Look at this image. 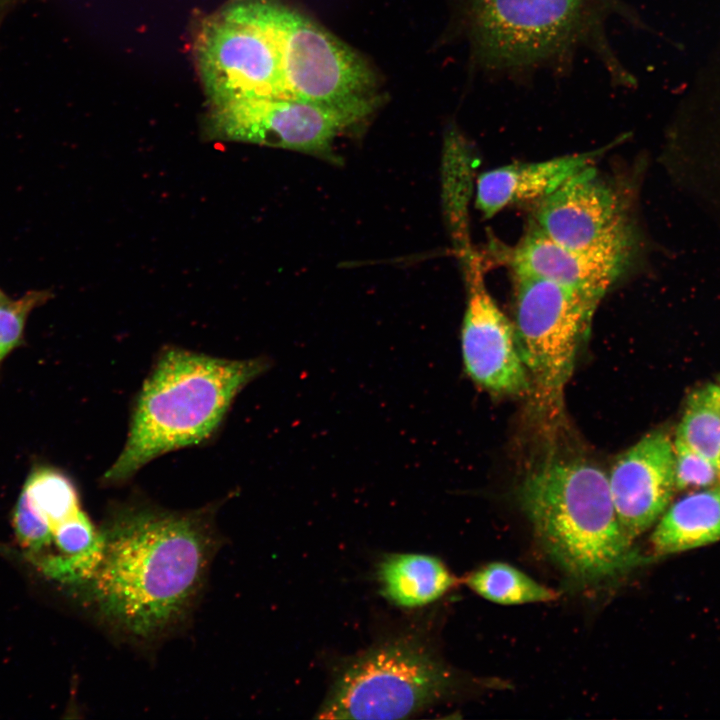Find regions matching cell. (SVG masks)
I'll return each mask as SVG.
<instances>
[{
  "label": "cell",
  "mask_w": 720,
  "mask_h": 720,
  "mask_svg": "<svg viewBox=\"0 0 720 720\" xmlns=\"http://www.w3.org/2000/svg\"><path fill=\"white\" fill-rule=\"evenodd\" d=\"M99 532L101 559L86 581L97 611L134 638L160 635L200 589L216 545L208 511L120 504Z\"/></svg>",
  "instance_id": "obj_1"
},
{
  "label": "cell",
  "mask_w": 720,
  "mask_h": 720,
  "mask_svg": "<svg viewBox=\"0 0 720 720\" xmlns=\"http://www.w3.org/2000/svg\"><path fill=\"white\" fill-rule=\"evenodd\" d=\"M269 366L263 357L164 350L137 396L125 445L103 482L121 483L156 457L209 439L238 393Z\"/></svg>",
  "instance_id": "obj_2"
},
{
  "label": "cell",
  "mask_w": 720,
  "mask_h": 720,
  "mask_svg": "<svg viewBox=\"0 0 720 720\" xmlns=\"http://www.w3.org/2000/svg\"><path fill=\"white\" fill-rule=\"evenodd\" d=\"M518 499L544 552L576 584L615 581L651 558L623 532L608 475L585 460H552L524 478Z\"/></svg>",
  "instance_id": "obj_3"
},
{
  "label": "cell",
  "mask_w": 720,
  "mask_h": 720,
  "mask_svg": "<svg viewBox=\"0 0 720 720\" xmlns=\"http://www.w3.org/2000/svg\"><path fill=\"white\" fill-rule=\"evenodd\" d=\"M463 12L475 63L488 74L561 67L588 48L616 83L631 82L606 36L608 19L626 15L620 0H464Z\"/></svg>",
  "instance_id": "obj_4"
},
{
  "label": "cell",
  "mask_w": 720,
  "mask_h": 720,
  "mask_svg": "<svg viewBox=\"0 0 720 720\" xmlns=\"http://www.w3.org/2000/svg\"><path fill=\"white\" fill-rule=\"evenodd\" d=\"M520 354L538 412L561 416L565 387L599 301L555 282L514 275Z\"/></svg>",
  "instance_id": "obj_5"
},
{
  "label": "cell",
  "mask_w": 720,
  "mask_h": 720,
  "mask_svg": "<svg viewBox=\"0 0 720 720\" xmlns=\"http://www.w3.org/2000/svg\"><path fill=\"white\" fill-rule=\"evenodd\" d=\"M451 684L449 671L424 646L408 639L388 641L343 668L318 717L406 718L438 701Z\"/></svg>",
  "instance_id": "obj_6"
},
{
  "label": "cell",
  "mask_w": 720,
  "mask_h": 720,
  "mask_svg": "<svg viewBox=\"0 0 720 720\" xmlns=\"http://www.w3.org/2000/svg\"><path fill=\"white\" fill-rule=\"evenodd\" d=\"M201 82L212 106L286 98L280 52L261 0H242L205 19L195 41Z\"/></svg>",
  "instance_id": "obj_7"
},
{
  "label": "cell",
  "mask_w": 720,
  "mask_h": 720,
  "mask_svg": "<svg viewBox=\"0 0 720 720\" xmlns=\"http://www.w3.org/2000/svg\"><path fill=\"white\" fill-rule=\"evenodd\" d=\"M381 103L377 93L340 103L238 100L212 106L209 128L212 136L225 140L329 156L336 137L365 120Z\"/></svg>",
  "instance_id": "obj_8"
},
{
  "label": "cell",
  "mask_w": 720,
  "mask_h": 720,
  "mask_svg": "<svg viewBox=\"0 0 720 720\" xmlns=\"http://www.w3.org/2000/svg\"><path fill=\"white\" fill-rule=\"evenodd\" d=\"M261 5L277 40L286 98L340 103L376 93V73L355 50L291 8Z\"/></svg>",
  "instance_id": "obj_9"
},
{
  "label": "cell",
  "mask_w": 720,
  "mask_h": 720,
  "mask_svg": "<svg viewBox=\"0 0 720 720\" xmlns=\"http://www.w3.org/2000/svg\"><path fill=\"white\" fill-rule=\"evenodd\" d=\"M533 224L579 252L631 261L634 236L624 200L593 166L537 201Z\"/></svg>",
  "instance_id": "obj_10"
},
{
  "label": "cell",
  "mask_w": 720,
  "mask_h": 720,
  "mask_svg": "<svg viewBox=\"0 0 720 720\" xmlns=\"http://www.w3.org/2000/svg\"><path fill=\"white\" fill-rule=\"evenodd\" d=\"M463 256L467 297L461 353L465 373L476 385L496 395L530 393L514 323L489 293L476 255L467 249Z\"/></svg>",
  "instance_id": "obj_11"
},
{
  "label": "cell",
  "mask_w": 720,
  "mask_h": 720,
  "mask_svg": "<svg viewBox=\"0 0 720 720\" xmlns=\"http://www.w3.org/2000/svg\"><path fill=\"white\" fill-rule=\"evenodd\" d=\"M607 475L618 521L635 541L655 525L677 491L672 438L663 430L646 434L617 457Z\"/></svg>",
  "instance_id": "obj_12"
},
{
  "label": "cell",
  "mask_w": 720,
  "mask_h": 720,
  "mask_svg": "<svg viewBox=\"0 0 720 720\" xmlns=\"http://www.w3.org/2000/svg\"><path fill=\"white\" fill-rule=\"evenodd\" d=\"M509 263L514 275L549 280L599 302L630 264L566 248L534 225L512 249Z\"/></svg>",
  "instance_id": "obj_13"
},
{
  "label": "cell",
  "mask_w": 720,
  "mask_h": 720,
  "mask_svg": "<svg viewBox=\"0 0 720 720\" xmlns=\"http://www.w3.org/2000/svg\"><path fill=\"white\" fill-rule=\"evenodd\" d=\"M602 150L537 162H519L482 173L476 183V206L490 218L510 205L539 201L582 169Z\"/></svg>",
  "instance_id": "obj_14"
},
{
  "label": "cell",
  "mask_w": 720,
  "mask_h": 720,
  "mask_svg": "<svg viewBox=\"0 0 720 720\" xmlns=\"http://www.w3.org/2000/svg\"><path fill=\"white\" fill-rule=\"evenodd\" d=\"M653 528L650 544L655 557L720 541V485L672 501Z\"/></svg>",
  "instance_id": "obj_15"
},
{
  "label": "cell",
  "mask_w": 720,
  "mask_h": 720,
  "mask_svg": "<svg viewBox=\"0 0 720 720\" xmlns=\"http://www.w3.org/2000/svg\"><path fill=\"white\" fill-rule=\"evenodd\" d=\"M384 596L397 606L427 605L455 586L457 579L438 558L423 554H391L378 568Z\"/></svg>",
  "instance_id": "obj_16"
},
{
  "label": "cell",
  "mask_w": 720,
  "mask_h": 720,
  "mask_svg": "<svg viewBox=\"0 0 720 720\" xmlns=\"http://www.w3.org/2000/svg\"><path fill=\"white\" fill-rule=\"evenodd\" d=\"M464 581L479 596L502 605L549 602L558 598L555 590L503 562L487 563L471 572Z\"/></svg>",
  "instance_id": "obj_17"
},
{
  "label": "cell",
  "mask_w": 720,
  "mask_h": 720,
  "mask_svg": "<svg viewBox=\"0 0 720 720\" xmlns=\"http://www.w3.org/2000/svg\"><path fill=\"white\" fill-rule=\"evenodd\" d=\"M675 438L711 461L720 471V384H706L687 398Z\"/></svg>",
  "instance_id": "obj_18"
},
{
  "label": "cell",
  "mask_w": 720,
  "mask_h": 720,
  "mask_svg": "<svg viewBox=\"0 0 720 720\" xmlns=\"http://www.w3.org/2000/svg\"><path fill=\"white\" fill-rule=\"evenodd\" d=\"M22 491L47 520L51 535L58 524L81 510L73 483L63 473L51 468H39L32 472Z\"/></svg>",
  "instance_id": "obj_19"
},
{
  "label": "cell",
  "mask_w": 720,
  "mask_h": 720,
  "mask_svg": "<svg viewBox=\"0 0 720 720\" xmlns=\"http://www.w3.org/2000/svg\"><path fill=\"white\" fill-rule=\"evenodd\" d=\"M673 446L677 491H693L720 485V471L711 461L677 438H674Z\"/></svg>",
  "instance_id": "obj_20"
},
{
  "label": "cell",
  "mask_w": 720,
  "mask_h": 720,
  "mask_svg": "<svg viewBox=\"0 0 720 720\" xmlns=\"http://www.w3.org/2000/svg\"><path fill=\"white\" fill-rule=\"evenodd\" d=\"M49 297L46 291H29L0 306V361L18 344L29 313Z\"/></svg>",
  "instance_id": "obj_21"
},
{
  "label": "cell",
  "mask_w": 720,
  "mask_h": 720,
  "mask_svg": "<svg viewBox=\"0 0 720 720\" xmlns=\"http://www.w3.org/2000/svg\"><path fill=\"white\" fill-rule=\"evenodd\" d=\"M10 300L1 290H0V306L7 303Z\"/></svg>",
  "instance_id": "obj_22"
},
{
  "label": "cell",
  "mask_w": 720,
  "mask_h": 720,
  "mask_svg": "<svg viewBox=\"0 0 720 720\" xmlns=\"http://www.w3.org/2000/svg\"><path fill=\"white\" fill-rule=\"evenodd\" d=\"M719 384H720V380H719Z\"/></svg>",
  "instance_id": "obj_23"
}]
</instances>
